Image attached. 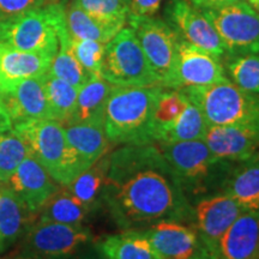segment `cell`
Segmentation results:
<instances>
[{
  "label": "cell",
  "mask_w": 259,
  "mask_h": 259,
  "mask_svg": "<svg viewBox=\"0 0 259 259\" xmlns=\"http://www.w3.org/2000/svg\"><path fill=\"white\" fill-rule=\"evenodd\" d=\"M200 109L187 99L185 109L173 124L162 130L155 138V143H174V142L203 139L208 128Z\"/></svg>",
  "instance_id": "cell-29"
},
{
  "label": "cell",
  "mask_w": 259,
  "mask_h": 259,
  "mask_svg": "<svg viewBox=\"0 0 259 259\" xmlns=\"http://www.w3.org/2000/svg\"><path fill=\"white\" fill-rule=\"evenodd\" d=\"M127 23L135 31L158 84L170 89L180 41L177 32L163 19L154 16H128Z\"/></svg>",
  "instance_id": "cell-10"
},
{
  "label": "cell",
  "mask_w": 259,
  "mask_h": 259,
  "mask_svg": "<svg viewBox=\"0 0 259 259\" xmlns=\"http://www.w3.org/2000/svg\"><path fill=\"white\" fill-rule=\"evenodd\" d=\"M37 219L38 212L32 211L10 187H0V248L22 240Z\"/></svg>",
  "instance_id": "cell-20"
},
{
  "label": "cell",
  "mask_w": 259,
  "mask_h": 259,
  "mask_svg": "<svg viewBox=\"0 0 259 259\" xmlns=\"http://www.w3.org/2000/svg\"><path fill=\"white\" fill-rule=\"evenodd\" d=\"M220 259H259V211H244L220 240Z\"/></svg>",
  "instance_id": "cell-18"
},
{
  "label": "cell",
  "mask_w": 259,
  "mask_h": 259,
  "mask_svg": "<svg viewBox=\"0 0 259 259\" xmlns=\"http://www.w3.org/2000/svg\"><path fill=\"white\" fill-rule=\"evenodd\" d=\"M87 14L101 21L126 25L128 5L124 0H72Z\"/></svg>",
  "instance_id": "cell-34"
},
{
  "label": "cell",
  "mask_w": 259,
  "mask_h": 259,
  "mask_svg": "<svg viewBox=\"0 0 259 259\" xmlns=\"http://www.w3.org/2000/svg\"><path fill=\"white\" fill-rule=\"evenodd\" d=\"M65 22V5L59 2L2 21L0 47L54 57L59 48L58 29Z\"/></svg>",
  "instance_id": "cell-6"
},
{
  "label": "cell",
  "mask_w": 259,
  "mask_h": 259,
  "mask_svg": "<svg viewBox=\"0 0 259 259\" xmlns=\"http://www.w3.org/2000/svg\"><path fill=\"white\" fill-rule=\"evenodd\" d=\"M103 204L122 231L193 221L176 171L155 144L124 145L108 155Z\"/></svg>",
  "instance_id": "cell-1"
},
{
  "label": "cell",
  "mask_w": 259,
  "mask_h": 259,
  "mask_svg": "<svg viewBox=\"0 0 259 259\" xmlns=\"http://www.w3.org/2000/svg\"><path fill=\"white\" fill-rule=\"evenodd\" d=\"M124 2H125L127 5H130V2H131V0H124Z\"/></svg>",
  "instance_id": "cell-46"
},
{
  "label": "cell",
  "mask_w": 259,
  "mask_h": 259,
  "mask_svg": "<svg viewBox=\"0 0 259 259\" xmlns=\"http://www.w3.org/2000/svg\"><path fill=\"white\" fill-rule=\"evenodd\" d=\"M192 226L199 241L209 251L216 252L220 240L244 210L225 192L210 194L192 203Z\"/></svg>",
  "instance_id": "cell-12"
},
{
  "label": "cell",
  "mask_w": 259,
  "mask_h": 259,
  "mask_svg": "<svg viewBox=\"0 0 259 259\" xmlns=\"http://www.w3.org/2000/svg\"><path fill=\"white\" fill-rule=\"evenodd\" d=\"M58 38H59V48H58L56 56L52 59L48 73L70 83L74 88L80 89L92 78V76L80 65L71 50L70 34L67 30L66 22L58 29Z\"/></svg>",
  "instance_id": "cell-27"
},
{
  "label": "cell",
  "mask_w": 259,
  "mask_h": 259,
  "mask_svg": "<svg viewBox=\"0 0 259 259\" xmlns=\"http://www.w3.org/2000/svg\"><path fill=\"white\" fill-rule=\"evenodd\" d=\"M0 259H36V258L31 257V255H28V254L22 253V252H18V253L5 255V257H2Z\"/></svg>",
  "instance_id": "cell-41"
},
{
  "label": "cell",
  "mask_w": 259,
  "mask_h": 259,
  "mask_svg": "<svg viewBox=\"0 0 259 259\" xmlns=\"http://www.w3.org/2000/svg\"><path fill=\"white\" fill-rule=\"evenodd\" d=\"M45 88L53 120L60 122L63 126L67 125L73 114L79 89L52 76L48 71L45 74Z\"/></svg>",
  "instance_id": "cell-30"
},
{
  "label": "cell",
  "mask_w": 259,
  "mask_h": 259,
  "mask_svg": "<svg viewBox=\"0 0 259 259\" xmlns=\"http://www.w3.org/2000/svg\"><path fill=\"white\" fill-rule=\"evenodd\" d=\"M225 71L239 88L259 94V53L226 57Z\"/></svg>",
  "instance_id": "cell-31"
},
{
  "label": "cell",
  "mask_w": 259,
  "mask_h": 259,
  "mask_svg": "<svg viewBox=\"0 0 259 259\" xmlns=\"http://www.w3.org/2000/svg\"><path fill=\"white\" fill-rule=\"evenodd\" d=\"M248 4H250L251 6H253V8L255 10H258L259 11V0H247Z\"/></svg>",
  "instance_id": "cell-43"
},
{
  "label": "cell",
  "mask_w": 259,
  "mask_h": 259,
  "mask_svg": "<svg viewBox=\"0 0 259 259\" xmlns=\"http://www.w3.org/2000/svg\"><path fill=\"white\" fill-rule=\"evenodd\" d=\"M93 211L67 186L60 185L40 209L37 220L64 225H83Z\"/></svg>",
  "instance_id": "cell-24"
},
{
  "label": "cell",
  "mask_w": 259,
  "mask_h": 259,
  "mask_svg": "<svg viewBox=\"0 0 259 259\" xmlns=\"http://www.w3.org/2000/svg\"><path fill=\"white\" fill-rule=\"evenodd\" d=\"M180 90L200 109L208 125H240L259 130V94L246 92L229 79Z\"/></svg>",
  "instance_id": "cell-5"
},
{
  "label": "cell",
  "mask_w": 259,
  "mask_h": 259,
  "mask_svg": "<svg viewBox=\"0 0 259 259\" xmlns=\"http://www.w3.org/2000/svg\"><path fill=\"white\" fill-rule=\"evenodd\" d=\"M58 2L61 3V4H63V5H66V4H69L71 0H58Z\"/></svg>",
  "instance_id": "cell-45"
},
{
  "label": "cell",
  "mask_w": 259,
  "mask_h": 259,
  "mask_svg": "<svg viewBox=\"0 0 259 259\" xmlns=\"http://www.w3.org/2000/svg\"><path fill=\"white\" fill-rule=\"evenodd\" d=\"M112 88L113 84L102 76L92 77L78 90L76 107L67 125L82 122L103 125L106 103Z\"/></svg>",
  "instance_id": "cell-22"
},
{
  "label": "cell",
  "mask_w": 259,
  "mask_h": 259,
  "mask_svg": "<svg viewBox=\"0 0 259 259\" xmlns=\"http://www.w3.org/2000/svg\"><path fill=\"white\" fill-rule=\"evenodd\" d=\"M64 128L67 142L88 167L108 154L111 142L107 138L103 125L82 122L66 125Z\"/></svg>",
  "instance_id": "cell-25"
},
{
  "label": "cell",
  "mask_w": 259,
  "mask_h": 259,
  "mask_svg": "<svg viewBox=\"0 0 259 259\" xmlns=\"http://www.w3.org/2000/svg\"><path fill=\"white\" fill-rule=\"evenodd\" d=\"M191 4L200 10H213L222 8V6L233 4L239 0H190Z\"/></svg>",
  "instance_id": "cell-38"
},
{
  "label": "cell",
  "mask_w": 259,
  "mask_h": 259,
  "mask_svg": "<svg viewBox=\"0 0 259 259\" xmlns=\"http://www.w3.org/2000/svg\"><path fill=\"white\" fill-rule=\"evenodd\" d=\"M45 74L23 80L8 94H0L12 125L29 120H53L45 88Z\"/></svg>",
  "instance_id": "cell-16"
},
{
  "label": "cell",
  "mask_w": 259,
  "mask_h": 259,
  "mask_svg": "<svg viewBox=\"0 0 259 259\" xmlns=\"http://www.w3.org/2000/svg\"><path fill=\"white\" fill-rule=\"evenodd\" d=\"M222 192L234 198L244 211H259V155L234 162Z\"/></svg>",
  "instance_id": "cell-21"
},
{
  "label": "cell",
  "mask_w": 259,
  "mask_h": 259,
  "mask_svg": "<svg viewBox=\"0 0 259 259\" xmlns=\"http://www.w3.org/2000/svg\"><path fill=\"white\" fill-rule=\"evenodd\" d=\"M0 112H6L4 102H3V99H2V95H0ZM6 113H8V112H6Z\"/></svg>",
  "instance_id": "cell-44"
},
{
  "label": "cell",
  "mask_w": 259,
  "mask_h": 259,
  "mask_svg": "<svg viewBox=\"0 0 259 259\" xmlns=\"http://www.w3.org/2000/svg\"><path fill=\"white\" fill-rule=\"evenodd\" d=\"M228 79L221 58L180 40L170 89L204 87Z\"/></svg>",
  "instance_id": "cell-13"
},
{
  "label": "cell",
  "mask_w": 259,
  "mask_h": 259,
  "mask_svg": "<svg viewBox=\"0 0 259 259\" xmlns=\"http://www.w3.org/2000/svg\"><path fill=\"white\" fill-rule=\"evenodd\" d=\"M108 155L106 154L88 169L80 173L72 183L66 185L77 198L94 211L103 204V191L108 170Z\"/></svg>",
  "instance_id": "cell-28"
},
{
  "label": "cell",
  "mask_w": 259,
  "mask_h": 259,
  "mask_svg": "<svg viewBox=\"0 0 259 259\" xmlns=\"http://www.w3.org/2000/svg\"><path fill=\"white\" fill-rule=\"evenodd\" d=\"M187 97L180 89L164 88L161 93L154 114L153 139L160 134L162 130L173 124L185 109Z\"/></svg>",
  "instance_id": "cell-33"
},
{
  "label": "cell",
  "mask_w": 259,
  "mask_h": 259,
  "mask_svg": "<svg viewBox=\"0 0 259 259\" xmlns=\"http://www.w3.org/2000/svg\"><path fill=\"white\" fill-rule=\"evenodd\" d=\"M93 233L84 225L37 220L22 238V253L36 259H67L89 245Z\"/></svg>",
  "instance_id": "cell-9"
},
{
  "label": "cell",
  "mask_w": 259,
  "mask_h": 259,
  "mask_svg": "<svg viewBox=\"0 0 259 259\" xmlns=\"http://www.w3.org/2000/svg\"><path fill=\"white\" fill-rule=\"evenodd\" d=\"M53 57L0 47V94H8L19 83L45 74Z\"/></svg>",
  "instance_id": "cell-19"
},
{
  "label": "cell",
  "mask_w": 259,
  "mask_h": 259,
  "mask_svg": "<svg viewBox=\"0 0 259 259\" xmlns=\"http://www.w3.org/2000/svg\"><path fill=\"white\" fill-rule=\"evenodd\" d=\"M162 2L163 0H131L128 5V16H154L160 9Z\"/></svg>",
  "instance_id": "cell-37"
},
{
  "label": "cell",
  "mask_w": 259,
  "mask_h": 259,
  "mask_svg": "<svg viewBox=\"0 0 259 259\" xmlns=\"http://www.w3.org/2000/svg\"><path fill=\"white\" fill-rule=\"evenodd\" d=\"M203 12L221 37L226 57L259 53V12L247 2Z\"/></svg>",
  "instance_id": "cell-8"
},
{
  "label": "cell",
  "mask_w": 259,
  "mask_h": 259,
  "mask_svg": "<svg viewBox=\"0 0 259 259\" xmlns=\"http://www.w3.org/2000/svg\"><path fill=\"white\" fill-rule=\"evenodd\" d=\"M29 154L27 143L12 130L0 134V183L5 184Z\"/></svg>",
  "instance_id": "cell-32"
},
{
  "label": "cell",
  "mask_w": 259,
  "mask_h": 259,
  "mask_svg": "<svg viewBox=\"0 0 259 259\" xmlns=\"http://www.w3.org/2000/svg\"><path fill=\"white\" fill-rule=\"evenodd\" d=\"M80 259H105V258H103V255L100 253L99 251H96L95 253H88V254L83 255Z\"/></svg>",
  "instance_id": "cell-42"
},
{
  "label": "cell",
  "mask_w": 259,
  "mask_h": 259,
  "mask_svg": "<svg viewBox=\"0 0 259 259\" xmlns=\"http://www.w3.org/2000/svg\"><path fill=\"white\" fill-rule=\"evenodd\" d=\"M203 139L220 160L241 162L259 155V130L253 127L209 125Z\"/></svg>",
  "instance_id": "cell-14"
},
{
  "label": "cell",
  "mask_w": 259,
  "mask_h": 259,
  "mask_svg": "<svg viewBox=\"0 0 259 259\" xmlns=\"http://www.w3.org/2000/svg\"><path fill=\"white\" fill-rule=\"evenodd\" d=\"M70 45L74 57L88 71L90 76H101L106 44L93 40H79L70 36Z\"/></svg>",
  "instance_id": "cell-35"
},
{
  "label": "cell",
  "mask_w": 259,
  "mask_h": 259,
  "mask_svg": "<svg viewBox=\"0 0 259 259\" xmlns=\"http://www.w3.org/2000/svg\"><path fill=\"white\" fill-rule=\"evenodd\" d=\"M105 259H162L141 229L109 235L97 245Z\"/></svg>",
  "instance_id": "cell-23"
},
{
  "label": "cell",
  "mask_w": 259,
  "mask_h": 259,
  "mask_svg": "<svg viewBox=\"0 0 259 259\" xmlns=\"http://www.w3.org/2000/svg\"><path fill=\"white\" fill-rule=\"evenodd\" d=\"M29 151L59 185H69L88 169L69 142L64 126L56 120H29L12 125Z\"/></svg>",
  "instance_id": "cell-4"
},
{
  "label": "cell",
  "mask_w": 259,
  "mask_h": 259,
  "mask_svg": "<svg viewBox=\"0 0 259 259\" xmlns=\"http://www.w3.org/2000/svg\"><path fill=\"white\" fill-rule=\"evenodd\" d=\"M155 145L176 171L191 205L202 197L222 192L234 162L216 157L204 139Z\"/></svg>",
  "instance_id": "cell-3"
},
{
  "label": "cell",
  "mask_w": 259,
  "mask_h": 259,
  "mask_svg": "<svg viewBox=\"0 0 259 259\" xmlns=\"http://www.w3.org/2000/svg\"><path fill=\"white\" fill-rule=\"evenodd\" d=\"M163 87L113 85L106 103L103 128L113 144H154V114Z\"/></svg>",
  "instance_id": "cell-2"
},
{
  "label": "cell",
  "mask_w": 259,
  "mask_h": 259,
  "mask_svg": "<svg viewBox=\"0 0 259 259\" xmlns=\"http://www.w3.org/2000/svg\"><path fill=\"white\" fill-rule=\"evenodd\" d=\"M141 231L162 259H191L200 247L197 231L185 222L161 221Z\"/></svg>",
  "instance_id": "cell-17"
},
{
  "label": "cell",
  "mask_w": 259,
  "mask_h": 259,
  "mask_svg": "<svg viewBox=\"0 0 259 259\" xmlns=\"http://www.w3.org/2000/svg\"><path fill=\"white\" fill-rule=\"evenodd\" d=\"M12 130V121L6 112H0V134Z\"/></svg>",
  "instance_id": "cell-40"
},
{
  "label": "cell",
  "mask_w": 259,
  "mask_h": 259,
  "mask_svg": "<svg viewBox=\"0 0 259 259\" xmlns=\"http://www.w3.org/2000/svg\"><path fill=\"white\" fill-rule=\"evenodd\" d=\"M58 0H0V22L17 17Z\"/></svg>",
  "instance_id": "cell-36"
},
{
  "label": "cell",
  "mask_w": 259,
  "mask_h": 259,
  "mask_svg": "<svg viewBox=\"0 0 259 259\" xmlns=\"http://www.w3.org/2000/svg\"><path fill=\"white\" fill-rule=\"evenodd\" d=\"M164 22L184 40L213 56L226 57L221 37L203 10L187 0H168L163 9Z\"/></svg>",
  "instance_id": "cell-11"
},
{
  "label": "cell",
  "mask_w": 259,
  "mask_h": 259,
  "mask_svg": "<svg viewBox=\"0 0 259 259\" xmlns=\"http://www.w3.org/2000/svg\"><path fill=\"white\" fill-rule=\"evenodd\" d=\"M191 259H220V258L218 257V254H216L215 252L209 251L208 248H205L202 244H200L199 250L197 251V253L194 254Z\"/></svg>",
  "instance_id": "cell-39"
},
{
  "label": "cell",
  "mask_w": 259,
  "mask_h": 259,
  "mask_svg": "<svg viewBox=\"0 0 259 259\" xmlns=\"http://www.w3.org/2000/svg\"><path fill=\"white\" fill-rule=\"evenodd\" d=\"M4 185L10 187L32 211L36 212L60 186L31 154L21 162Z\"/></svg>",
  "instance_id": "cell-15"
},
{
  "label": "cell",
  "mask_w": 259,
  "mask_h": 259,
  "mask_svg": "<svg viewBox=\"0 0 259 259\" xmlns=\"http://www.w3.org/2000/svg\"><path fill=\"white\" fill-rule=\"evenodd\" d=\"M65 18L71 37L99 41L102 44H108L125 27L121 24L101 21L87 14L72 0L65 5Z\"/></svg>",
  "instance_id": "cell-26"
},
{
  "label": "cell",
  "mask_w": 259,
  "mask_h": 259,
  "mask_svg": "<svg viewBox=\"0 0 259 259\" xmlns=\"http://www.w3.org/2000/svg\"><path fill=\"white\" fill-rule=\"evenodd\" d=\"M101 76L119 87L160 85L131 27H124L106 44Z\"/></svg>",
  "instance_id": "cell-7"
}]
</instances>
